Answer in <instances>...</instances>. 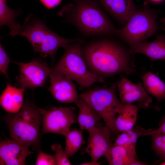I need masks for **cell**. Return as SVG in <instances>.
<instances>
[{"label": "cell", "mask_w": 165, "mask_h": 165, "mask_svg": "<svg viewBox=\"0 0 165 165\" xmlns=\"http://www.w3.org/2000/svg\"><path fill=\"white\" fill-rule=\"evenodd\" d=\"M120 100L123 104L138 103L140 108H149L152 102L151 97L148 94L141 82L134 84L127 79L122 76L116 83Z\"/></svg>", "instance_id": "11"}, {"label": "cell", "mask_w": 165, "mask_h": 165, "mask_svg": "<svg viewBox=\"0 0 165 165\" xmlns=\"http://www.w3.org/2000/svg\"><path fill=\"white\" fill-rule=\"evenodd\" d=\"M17 16L16 11L8 6L6 0H0V25L7 26L10 28L9 35L14 37L19 35L21 26L15 21Z\"/></svg>", "instance_id": "22"}, {"label": "cell", "mask_w": 165, "mask_h": 165, "mask_svg": "<svg viewBox=\"0 0 165 165\" xmlns=\"http://www.w3.org/2000/svg\"><path fill=\"white\" fill-rule=\"evenodd\" d=\"M117 87L116 83H114L108 88L99 87L86 90L79 96L101 117L110 130L112 135L114 133L116 116L123 104L117 97Z\"/></svg>", "instance_id": "6"}, {"label": "cell", "mask_w": 165, "mask_h": 165, "mask_svg": "<svg viewBox=\"0 0 165 165\" xmlns=\"http://www.w3.org/2000/svg\"><path fill=\"white\" fill-rule=\"evenodd\" d=\"M52 32L42 21L30 14L21 26L19 35L28 39L35 53H39L50 39Z\"/></svg>", "instance_id": "10"}, {"label": "cell", "mask_w": 165, "mask_h": 165, "mask_svg": "<svg viewBox=\"0 0 165 165\" xmlns=\"http://www.w3.org/2000/svg\"><path fill=\"white\" fill-rule=\"evenodd\" d=\"M158 13L147 6L137 10L130 16L125 26L117 29L116 35L130 47L145 41L160 28L156 22Z\"/></svg>", "instance_id": "5"}, {"label": "cell", "mask_w": 165, "mask_h": 165, "mask_svg": "<svg viewBox=\"0 0 165 165\" xmlns=\"http://www.w3.org/2000/svg\"><path fill=\"white\" fill-rule=\"evenodd\" d=\"M81 52L89 70L102 79L135 72L130 49L114 40L103 38L93 41L82 46Z\"/></svg>", "instance_id": "1"}, {"label": "cell", "mask_w": 165, "mask_h": 165, "mask_svg": "<svg viewBox=\"0 0 165 165\" xmlns=\"http://www.w3.org/2000/svg\"><path fill=\"white\" fill-rule=\"evenodd\" d=\"M75 104L79 108L77 121L80 130H87L94 127L101 119V117L80 97Z\"/></svg>", "instance_id": "19"}, {"label": "cell", "mask_w": 165, "mask_h": 165, "mask_svg": "<svg viewBox=\"0 0 165 165\" xmlns=\"http://www.w3.org/2000/svg\"><path fill=\"white\" fill-rule=\"evenodd\" d=\"M105 11L122 24L137 10L132 0H97Z\"/></svg>", "instance_id": "14"}, {"label": "cell", "mask_w": 165, "mask_h": 165, "mask_svg": "<svg viewBox=\"0 0 165 165\" xmlns=\"http://www.w3.org/2000/svg\"><path fill=\"white\" fill-rule=\"evenodd\" d=\"M26 89L24 87H16L7 82L0 96V104L2 108L8 113L19 112L24 103V94Z\"/></svg>", "instance_id": "17"}, {"label": "cell", "mask_w": 165, "mask_h": 165, "mask_svg": "<svg viewBox=\"0 0 165 165\" xmlns=\"http://www.w3.org/2000/svg\"><path fill=\"white\" fill-rule=\"evenodd\" d=\"M82 130L75 129L70 130L65 136V144L64 151L68 158L73 156L84 143Z\"/></svg>", "instance_id": "23"}, {"label": "cell", "mask_w": 165, "mask_h": 165, "mask_svg": "<svg viewBox=\"0 0 165 165\" xmlns=\"http://www.w3.org/2000/svg\"><path fill=\"white\" fill-rule=\"evenodd\" d=\"M159 128L156 130H152L149 132L150 133L158 132L165 134V115L163 116L159 123Z\"/></svg>", "instance_id": "29"}, {"label": "cell", "mask_w": 165, "mask_h": 165, "mask_svg": "<svg viewBox=\"0 0 165 165\" xmlns=\"http://www.w3.org/2000/svg\"><path fill=\"white\" fill-rule=\"evenodd\" d=\"M104 156L110 165H147L138 160L136 152L120 146L114 145Z\"/></svg>", "instance_id": "18"}, {"label": "cell", "mask_w": 165, "mask_h": 165, "mask_svg": "<svg viewBox=\"0 0 165 165\" xmlns=\"http://www.w3.org/2000/svg\"><path fill=\"white\" fill-rule=\"evenodd\" d=\"M160 165H165V161H163L162 163H161Z\"/></svg>", "instance_id": "33"}, {"label": "cell", "mask_w": 165, "mask_h": 165, "mask_svg": "<svg viewBox=\"0 0 165 165\" xmlns=\"http://www.w3.org/2000/svg\"><path fill=\"white\" fill-rule=\"evenodd\" d=\"M35 164L36 165H56L57 162L55 155H51L44 153L40 149Z\"/></svg>", "instance_id": "26"}, {"label": "cell", "mask_w": 165, "mask_h": 165, "mask_svg": "<svg viewBox=\"0 0 165 165\" xmlns=\"http://www.w3.org/2000/svg\"><path fill=\"white\" fill-rule=\"evenodd\" d=\"M11 60L7 53L0 43V71L1 73L4 74L6 79H9L7 70L9 64Z\"/></svg>", "instance_id": "27"}, {"label": "cell", "mask_w": 165, "mask_h": 165, "mask_svg": "<svg viewBox=\"0 0 165 165\" xmlns=\"http://www.w3.org/2000/svg\"><path fill=\"white\" fill-rule=\"evenodd\" d=\"M48 9H49L58 6L62 0H39Z\"/></svg>", "instance_id": "28"}, {"label": "cell", "mask_w": 165, "mask_h": 165, "mask_svg": "<svg viewBox=\"0 0 165 165\" xmlns=\"http://www.w3.org/2000/svg\"><path fill=\"white\" fill-rule=\"evenodd\" d=\"M151 1L154 2H161L163 0H150Z\"/></svg>", "instance_id": "32"}, {"label": "cell", "mask_w": 165, "mask_h": 165, "mask_svg": "<svg viewBox=\"0 0 165 165\" xmlns=\"http://www.w3.org/2000/svg\"><path fill=\"white\" fill-rule=\"evenodd\" d=\"M87 131L89 136L85 151L90 156L91 161H97L114 145L111 142V132L108 127L99 122Z\"/></svg>", "instance_id": "9"}, {"label": "cell", "mask_w": 165, "mask_h": 165, "mask_svg": "<svg viewBox=\"0 0 165 165\" xmlns=\"http://www.w3.org/2000/svg\"><path fill=\"white\" fill-rule=\"evenodd\" d=\"M49 77L48 90L55 99L63 103H76L79 97L72 79L52 70Z\"/></svg>", "instance_id": "12"}, {"label": "cell", "mask_w": 165, "mask_h": 165, "mask_svg": "<svg viewBox=\"0 0 165 165\" xmlns=\"http://www.w3.org/2000/svg\"><path fill=\"white\" fill-rule=\"evenodd\" d=\"M29 147L13 139L8 138L0 142V165H25L26 157L34 152L29 150Z\"/></svg>", "instance_id": "13"}, {"label": "cell", "mask_w": 165, "mask_h": 165, "mask_svg": "<svg viewBox=\"0 0 165 165\" xmlns=\"http://www.w3.org/2000/svg\"><path fill=\"white\" fill-rule=\"evenodd\" d=\"M160 21L162 24V25L165 28V17L161 18Z\"/></svg>", "instance_id": "31"}, {"label": "cell", "mask_w": 165, "mask_h": 165, "mask_svg": "<svg viewBox=\"0 0 165 165\" xmlns=\"http://www.w3.org/2000/svg\"><path fill=\"white\" fill-rule=\"evenodd\" d=\"M42 115V134L47 133L65 136L70 127L77 121L74 109L70 107H53L46 110L38 107Z\"/></svg>", "instance_id": "7"}, {"label": "cell", "mask_w": 165, "mask_h": 165, "mask_svg": "<svg viewBox=\"0 0 165 165\" xmlns=\"http://www.w3.org/2000/svg\"><path fill=\"white\" fill-rule=\"evenodd\" d=\"M4 120L13 139L37 151L40 148V135L42 115L38 107L29 101L20 110L7 114Z\"/></svg>", "instance_id": "3"}, {"label": "cell", "mask_w": 165, "mask_h": 165, "mask_svg": "<svg viewBox=\"0 0 165 165\" xmlns=\"http://www.w3.org/2000/svg\"><path fill=\"white\" fill-rule=\"evenodd\" d=\"M152 128L146 130L137 125L129 130L122 132L117 136L114 145L122 146L136 152V144L138 138L141 136H145Z\"/></svg>", "instance_id": "20"}, {"label": "cell", "mask_w": 165, "mask_h": 165, "mask_svg": "<svg viewBox=\"0 0 165 165\" xmlns=\"http://www.w3.org/2000/svg\"><path fill=\"white\" fill-rule=\"evenodd\" d=\"M140 108L132 104H122L114 123L113 134L117 136L120 133L132 129L135 123L138 111Z\"/></svg>", "instance_id": "16"}, {"label": "cell", "mask_w": 165, "mask_h": 165, "mask_svg": "<svg viewBox=\"0 0 165 165\" xmlns=\"http://www.w3.org/2000/svg\"><path fill=\"white\" fill-rule=\"evenodd\" d=\"M100 164V163L97 162V161H90L88 162L84 163H80L79 165H99Z\"/></svg>", "instance_id": "30"}, {"label": "cell", "mask_w": 165, "mask_h": 165, "mask_svg": "<svg viewBox=\"0 0 165 165\" xmlns=\"http://www.w3.org/2000/svg\"><path fill=\"white\" fill-rule=\"evenodd\" d=\"M101 6L97 0H73L57 14L86 36L116 35L117 29Z\"/></svg>", "instance_id": "2"}, {"label": "cell", "mask_w": 165, "mask_h": 165, "mask_svg": "<svg viewBox=\"0 0 165 165\" xmlns=\"http://www.w3.org/2000/svg\"><path fill=\"white\" fill-rule=\"evenodd\" d=\"M148 135L151 138L152 150L162 161H165V134L158 132H148L145 136Z\"/></svg>", "instance_id": "24"}, {"label": "cell", "mask_w": 165, "mask_h": 165, "mask_svg": "<svg viewBox=\"0 0 165 165\" xmlns=\"http://www.w3.org/2000/svg\"><path fill=\"white\" fill-rule=\"evenodd\" d=\"M13 62L20 68V75L16 79L21 87L34 89L43 86L52 72V68L37 60L28 63Z\"/></svg>", "instance_id": "8"}, {"label": "cell", "mask_w": 165, "mask_h": 165, "mask_svg": "<svg viewBox=\"0 0 165 165\" xmlns=\"http://www.w3.org/2000/svg\"><path fill=\"white\" fill-rule=\"evenodd\" d=\"M130 49L132 54H142L152 61L165 60V36L158 35L152 42L145 41L130 46Z\"/></svg>", "instance_id": "15"}, {"label": "cell", "mask_w": 165, "mask_h": 165, "mask_svg": "<svg viewBox=\"0 0 165 165\" xmlns=\"http://www.w3.org/2000/svg\"><path fill=\"white\" fill-rule=\"evenodd\" d=\"M52 151L55 152L57 165H71L72 164L70 163L68 157L62 148L61 144L55 143L51 146Z\"/></svg>", "instance_id": "25"}, {"label": "cell", "mask_w": 165, "mask_h": 165, "mask_svg": "<svg viewBox=\"0 0 165 165\" xmlns=\"http://www.w3.org/2000/svg\"><path fill=\"white\" fill-rule=\"evenodd\" d=\"M141 77L148 94L156 98L158 102L165 99V83L158 75L149 72Z\"/></svg>", "instance_id": "21"}, {"label": "cell", "mask_w": 165, "mask_h": 165, "mask_svg": "<svg viewBox=\"0 0 165 165\" xmlns=\"http://www.w3.org/2000/svg\"><path fill=\"white\" fill-rule=\"evenodd\" d=\"M83 43L81 40L64 48V54L52 68V71L75 81L84 87L89 86L95 82L106 83L104 79L95 75L88 68L82 53Z\"/></svg>", "instance_id": "4"}]
</instances>
